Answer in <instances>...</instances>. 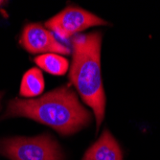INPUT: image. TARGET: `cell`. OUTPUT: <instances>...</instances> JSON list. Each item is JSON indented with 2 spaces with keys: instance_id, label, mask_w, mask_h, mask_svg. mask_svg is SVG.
<instances>
[{
  "instance_id": "6da1fadb",
  "label": "cell",
  "mask_w": 160,
  "mask_h": 160,
  "mask_svg": "<svg viewBox=\"0 0 160 160\" xmlns=\"http://www.w3.org/2000/svg\"><path fill=\"white\" fill-rule=\"evenodd\" d=\"M26 117L51 127L62 135H71L86 127L91 114L68 85L60 86L38 99L10 101L4 118Z\"/></svg>"
},
{
  "instance_id": "7a4b0ae2",
  "label": "cell",
  "mask_w": 160,
  "mask_h": 160,
  "mask_svg": "<svg viewBox=\"0 0 160 160\" xmlns=\"http://www.w3.org/2000/svg\"><path fill=\"white\" fill-rule=\"evenodd\" d=\"M102 38L101 32H93L72 39L73 54L69 69L70 82L94 112L97 132L105 118L107 103L101 72Z\"/></svg>"
},
{
  "instance_id": "3957f363",
  "label": "cell",
  "mask_w": 160,
  "mask_h": 160,
  "mask_svg": "<svg viewBox=\"0 0 160 160\" xmlns=\"http://www.w3.org/2000/svg\"><path fill=\"white\" fill-rule=\"evenodd\" d=\"M1 149L11 160H63L61 147L49 134L4 139Z\"/></svg>"
},
{
  "instance_id": "277c9868",
  "label": "cell",
  "mask_w": 160,
  "mask_h": 160,
  "mask_svg": "<svg viewBox=\"0 0 160 160\" xmlns=\"http://www.w3.org/2000/svg\"><path fill=\"white\" fill-rule=\"evenodd\" d=\"M108 24V22L103 18L77 6H67L45 22L46 29L54 32L63 40L90 27Z\"/></svg>"
},
{
  "instance_id": "5b68a950",
  "label": "cell",
  "mask_w": 160,
  "mask_h": 160,
  "mask_svg": "<svg viewBox=\"0 0 160 160\" xmlns=\"http://www.w3.org/2000/svg\"><path fill=\"white\" fill-rule=\"evenodd\" d=\"M20 43L25 50L32 54L54 53L67 56L71 53V50L58 40L54 34L38 23H31L24 27Z\"/></svg>"
},
{
  "instance_id": "8992f818",
  "label": "cell",
  "mask_w": 160,
  "mask_h": 160,
  "mask_svg": "<svg viewBox=\"0 0 160 160\" xmlns=\"http://www.w3.org/2000/svg\"><path fill=\"white\" fill-rule=\"evenodd\" d=\"M82 160H124V158L119 143L108 129H105L100 138L85 152Z\"/></svg>"
},
{
  "instance_id": "52a82bcc",
  "label": "cell",
  "mask_w": 160,
  "mask_h": 160,
  "mask_svg": "<svg viewBox=\"0 0 160 160\" xmlns=\"http://www.w3.org/2000/svg\"><path fill=\"white\" fill-rule=\"evenodd\" d=\"M45 87L44 78L38 68L29 69L22 77L19 94L22 97L32 98L39 96Z\"/></svg>"
},
{
  "instance_id": "ba28073f",
  "label": "cell",
  "mask_w": 160,
  "mask_h": 160,
  "mask_svg": "<svg viewBox=\"0 0 160 160\" xmlns=\"http://www.w3.org/2000/svg\"><path fill=\"white\" fill-rule=\"evenodd\" d=\"M34 62L39 68L55 76L65 75L69 68V62L66 58L54 53L38 56L35 58Z\"/></svg>"
},
{
  "instance_id": "9c48e42d",
  "label": "cell",
  "mask_w": 160,
  "mask_h": 160,
  "mask_svg": "<svg viewBox=\"0 0 160 160\" xmlns=\"http://www.w3.org/2000/svg\"><path fill=\"white\" fill-rule=\"evenodd\" d=\"M1 98H2V93H0V102H1Z\"/></svg>"
},
{
  "instance_id": "30bf717a",
  "label": "cell",
  "mask_w": 160,
  "mask_h": 160,
  "mask_svg": "<svg viewBox=\"0 0 160 160\" xmlns=\"http://www.w3.org/2000/svg\"><path fill=\"white\" fill-rule=\"evenodd\" d=\"M2 3H3V2H2V1H0V5H1V4H2Z\"/></svg>"
}]
</instances>
